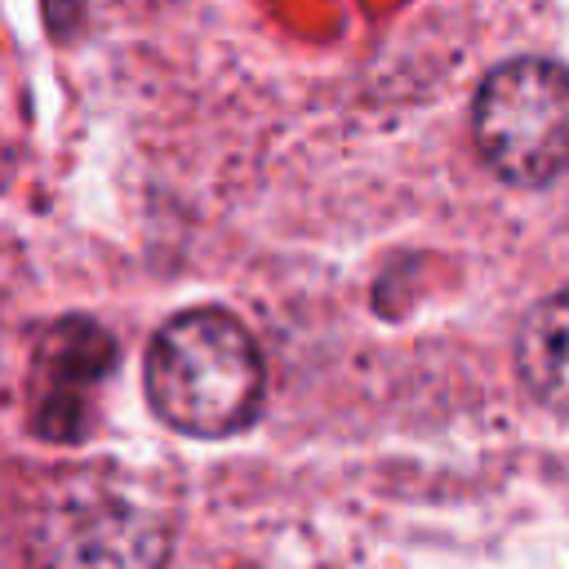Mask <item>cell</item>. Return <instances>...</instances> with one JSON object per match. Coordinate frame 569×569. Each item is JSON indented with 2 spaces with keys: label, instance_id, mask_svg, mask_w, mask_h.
Here are the masks:
<instances>
[{
  "label": "cell",
  "instance_id": "obj_1",
  "mask_svg": "<svg viewBox=\"0 0 569 569\" xmlns=\"http://www.w3.org/2000/svg\"><path fill=\"white\" fill-rule=\"evenodd\" d=\"M151 409L187 436H231L262 405V356L249 329L218 307L173 316L147 351Z\"/></svg>",
  "mask_w": 569,
  "mask_h": 569
},
{
  "label": "cell",
  "instance_id": "obj_2",
  "mask_svg": "<svg viewBox=\"0 0 569 569\" xmlns=\"http://www.w3.org/2000/svg\"><path fill=\"white\" fill-rule=\"evenodd\" d=\"M476 147L516 187H547L569 169V71L547 58H516L476 93Z\"/></svg>",
  "mask_w": 569,
  "mask_h": 569
},
{
  "label": "cell",
  "instance_id": "obj_3",
  "mask_svg": "<svg viewBox=\"0 0 569 569\" xmlns=\"http://www.w3.org/2000/svg\"><path fill=\"white\" fill-rule=\"evenodd\" d=\"M36 569H164L169 525L120 493H71L36 529Z\"/></svg>",
  "mask_w": 569,
  "mask_h": 569
},
{
  "label": "cell",
  "instance_id": "obj_4",
  "mask_svg": "<svg viewBox=\"0 0 569 569\" xmlns=\"http://www.w3.org/2000/svg\"><path fill=\"white\" fill-rule=\"evenodd\" d=\"M116 342L107 329H98L84 316L58 320L31 360L36 373V431L49 440H80L93 409V387L111 373Z\"/></svg>",
  "mask_w": 569,
  "mask_h": 569
},
{
  "label": "cell",
  "instance_id": "obj_5",
  "mask_svg": "<svg viewBox=\"0 0 569 569\" xmlns=\"http://www.w3.org/2000/svg\"><path fill=\"white\" fill-rule=\"evenodd\" d=\"M516 365L525 387L542 405L569 413V289L529 311V320L520 325Z\"/></svg>",
  "mask_w": 569,
  "mask_h": 569
}]
</instances>
